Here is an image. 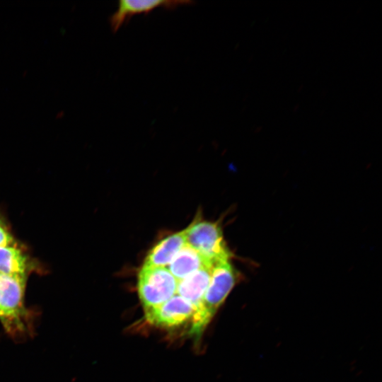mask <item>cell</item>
Returning <instances> with one entry per match:
<instances>
[{
	"label": "cell",
	"instance_id": "6da1fadb",
	"mask_svg": "<svg viewBox=\"0 0 382 382\" xmlns=\"http://www.w3.org/2000/svg\"><path fill=\"white\" fill-rule=\"evenodd\" d=\"M239 277L230 260L212 265L209 286L191 320V333L199 334L224 303Z\"/></svg>",
	"mask_w": 382,
	"mask_h": 382
},
{
	"label": "cell",
	"instance_id": "7a4b0ae2",
	"mask_svg": "<svg viewBox=\"0 0 382 382\" xmlns=\"http://www.w3.org/2000/svg\"><path fill=\"white\" fill-rule=\"evenodd\" d=\"M185 230L186 244L196 250L211 265L230 260L231 253L218 222L196 219Z\"/></svg>",
	"mask_w": 382,
	"mask_h": 382
},
{
	"label": "cell",
	"instance_id": "3957f363",
	"mask_svg": "<svg viewBox=\"0 0 382 382\" xmlns=\"http://www.w3.org/2000/svg\"><path fill=\"white\" fill-rule=\"evenodd\" d=\"M178 280L167 267L142 265L137 281L139 299L144 311L163 304L176 294Z\"/></svg>",
	"mask_w": 382,
	"mask_h": 382
},
{
	"label": "cell",
	"instance_id": "277c9868",
	"mask_svg": "<svg viewBox=\"0 0 382 382\" xmlns=\"http://www.w3.org/2000/svg\"><path fill=\"white\" fill-rule=\"evenodd\" d=\"M25 282L26 275L0 273V319L10 330L22 324Z\"/></svg>",
	"mask_w": 382,
	"mask_h": 382
},
{
	"label": "cell",
	"instance_id": "5b68a950",
	"mask_svg": "<svg viewBox=\"0 0 382 382\" xmlns=\"http://www.w3.org/2000/svg\"><path fill=\"white\" fill-rule=\"evenodd\" d=\"M195 307L178 294L158 307L145 311V318L155 326L172 328L192 319Z\"/></svg>",
	"mask_w": 382,
	"mask_h": 382
},
{
	"label": "cell",
	"instance_id": "8992f818",
	"mask_svg": "<svg viewBox=\"0 0 382 382\" xmlns=\"http://www.w3.org/2000/svg\"><path fill=\"white\" fill-rule=\"evenodd\" d=\"M191 3L190 1L120 0L117 9L110 18V27L113 32H116L133 15L148 13L158 7L174 8Z\"/></svg>",
	"mask_w": 382,
	"mask_h": 382
},
{
	"label": "cell",
	"instance_id": "52a82bcc",
	"mask_svg": "<svg viewBox=\"0 0 382 382\" xmlns=\"http://www.w3.org/2000/svg\"><path fill=\"white\" fill-rule=\"evenodd\" d=\"M212 266L204 267L178 281L176 294L190 302L195 308L199 307L209 286Z\"/></svg>",
	"mask_w": 382,
	"mask_h": 382
},
{
	"label": "cell",
	"instance_id": "ba28073f",
	"mask_svg": "<svg viewBox=\"0 0 382 382\" xmlns=\"http://www.w3.org/2000/svg\"><path fill=\"white\" fill-rule=\"evenodd\" d=\"M185 244V229L172 233L161 240L151 248L147 254L143 265L167 267Z\"/></svg>",
	"mask_w": 382,
	"mask_h": 382
},
{
	"label": "cell",
	"instance_id": "9c48e42d",
	"mask_svg": "<svg viewBox=\"0 0 382 382\" xmlns=\"http://www.w3.org/2000/svg\"><path fill=\"white\" fill-rule=\"evenodd\" d=\"M206 266H212L196 250L185 244L167 267L173 276L180 280Z\"/></svg>",
	"mask_w": 382,
	"mask_h": 382
},
{
	"label": "cell",
	"instance_id": "30bf717a",
	"mask_svg": "<svg viewBox=\"0 0 382 382\" xmlns=\"http://www.w3.org/2000/svg\"><path fill=\"white\" fill-rule=\"evenodd\" d=\"M28 259L16 245L0 247V273L26 275Z\"/></svg>",
	"mask_w": 382,
	"mask_h": 382
},
{
	"label": "cell",
	"instance_id": "8fae6325",
	"mask_svg": "<svg viewBox=\"0 0 382 382\" xmlns=\"http://www.w3.org/2000/svg\"><path fill=\"white\" fill-rule=\"evenodd\" d=\"M16 245L13 236L0 221V247Z\"/></svg>",
	"mask_w": 382,
	"mask_h": 382
}]
</instances>
